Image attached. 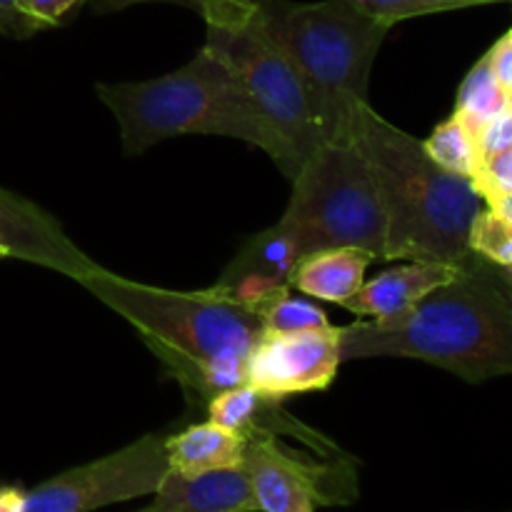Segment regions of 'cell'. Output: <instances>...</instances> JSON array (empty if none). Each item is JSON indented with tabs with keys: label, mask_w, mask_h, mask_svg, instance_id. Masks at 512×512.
I'll return each instance as SVG.
<instances>
[{
	"label": "cell",
	"mask_w": 512,
	"mask_h": 512,
	"mask_svg": "<svg viewBox=\"0 0 512 512\" xmlns=\"http://www.w3.org/2000/svg\"><path fill=\"white\" fill-rule=\"evenodd\" d=\"M25 490L18 485H0V512H23Z\"/></svg>",
	"instance_id": "obj_28"
},
{
	"label": "cell",
	"mask_w": 512,
	"mask_h": 512,
	"mask_svg": "<svg viewBox=\"0 0 512 512\" xmlns=\"http://www.w3.org/2000/svg\"><path fill=\"white\" fill-rule=\"evenodd\" d=\"M475 143H478L480 158H488V155L510 150L512 148V110L508 108L505 113H500L498 118L490 120L488 125H483V130L475 135Z\"/></svg>",
	"instance_id": "obj_23"
},
{
	"label": "cell",
	"mask_w": 512,
	"mask_h": 512,
	"mask_svg": "<svg viewBox=\"0 0 512 512\" xmlns=\"http://www.w3.org/2000/svg\"><path fill=\"white\" fill-rule=\"evenodd\" d=\"M203 18L208 25L203 48L233 70L255 108L290 150L298 175L320 145V128L293 63L265 33L258 5H220L205 10Z\"/></svg>",
	"instance_id": "obj_7"
},
{
	"label": "cell",
	"mask_w": 512,
	"mask_h": 512,
	"mask_svg": "<svg viewBox=\"0 0 512 512\" xmlns=\"http://www.w3.org/2000/svg\"><path fill=\"white\" fill-rule=\"evenodd\" d=\"M353 143L373 178L385 218V260L465 265L475 258L470 228L485 200L468 178L440 168L405 130L375 113L358 110Z\"/></svg>",
	"instance_id": "obj_2"
},
{
	"label": "cell",
	"mask_w": 512,
	"mask_h": 512,
	"mask_svg": "<svg viewBox=\"0 0 512 512\" xmlns=\"http://www.w3.org/2000/svg\"><path fill=\"white\" fill-rule=\"evenodd\" d=\"M18 3L30 18H35L45 28H50V25H58L63 20V15L70 13L83 0H18Z\"/></svg>",
	"instance_id": "obj_26"
},
{
	"label": "cell",
	"mask_w": 512,
	"mask_h": 512,
	"mask_svg": "<svg viewBox=\"0 0 512 512\" xmlns=\"http://www.w3.org/2000/svg\"><path fill=\"white\" fill-rule=\"evenodd\" d=\"M243 468L253 483L260 512H313L325 495L328 470L295 458L275 443L273 433L253 430L245 435Z\"/></svg>",
	"instance_id": "obj_11"
},
{
	"label": "cell",
	"mask_w": 512,
	"mask_h": 512,
	"mask_svg": "<svg viewBox=\"0 0 512 512\" xmlns=\"http://www.w3.org/2000/svg\"><path fill=\"white\" fill-rule=\"evenodd\" d=\"M495 268H498V265H495ZM498 273H500V278H503L505 288L512 293V268H498Z\"/></svg>",
	"instance_id": "obj_30"
},
{
	"label": "cell",
	"mask_w": 512,
	"mask_h": 512,
	"mask_svg": "<svg viewBox=\"0 0 512 512\" xmlns=\"http://www.w3.org/2000/svg\"><path fill=\"white\" fill-rule=\"evenodd\" d=\"M470 183L485 203L512 195V148L480 158V165Z\"/></svg>",
	"instance_id": "obj_22"
},
{
	"label": "cell",
	"mask_w": 512,
	"mask_h": 512,
	"mask_svg": "<svg viewBox=\"0 0 512 512\" xmlns=\"http://www.w3.org/2000/svg\"><path fill=\"white\" fill-rule=\"evenodd\" d=\"M488 208L495 210V213H498L500 218H505L512 225V195H508V198L493 200V203H488Z\"/></svg>",
	"instance_id": "obj_29"
},
{
	"label": "cell",
	"mask_w": 512,
	"mask_h": 512,
	"mask_svg": "<svg viewBox=\"0 0 512 512\" xmlns=\"http://www.w3.org/2000/svg\"><path fill=\"white\" fill-rule=\"evenodd\" d=\"M510 110H512V95H510Z\"/></svg>",
	"instance_id": "obj_32"
},
{
	"label": "cell",
	"mask_w": 512,
	"mask_h": 512,
	"mask_svg": "<svg viewBox=\"0 0 512 512\" xmlns=\"http://www.w3.org/2000/svg\"><path fill=\"white\" fill-rule=\"evenodd\" d=\"M170 470L168 448L160 435H143L93 463L25 490L23 512H90L113 503L153 495Z\"/></svg>",
	"instance_id": "obj_8"
},
{
	"label": "cell",
	"mask_w": 512,
	"mask_h": 512,
	"mask_svg": "<svg viewBox=\"0 0 512 512\" xmlns=\"http://www.w3.org/2000/svg\"><path fill=\"white\" fill-rule=\"evenodd\" d=\"M95 93L118 120L125 155H140L178 135H223L265 150L295 178V163L280 135L233 70L208 48L175 73L140 83H98Z\"/></svg>",
	"instance_id": "obj_4"
},
{
	"label": "cell",
	"mask_w": 512,
	"mask_h": 512,
	"mask_svg": "<svg viewBox=\"0 0 512 512\" xmlns=\"http://www.w3.org/2000/svg\"><path fill=\"white\" fill-rule=\"evenodd\" d=\"M488 60L498 83L503 85L505 93L512 95V30L490 48Z\"/></svg>",
	"instance_id": "obj_27"
},
{
	"label": "cell",
	"mask_w": 512,
	"mask_h": 512,
	"mask_svg": "<svg viewBox=\"0 0 512 512\" xmlns=\"http://www.w3.org/2000/svg\"><path fill=\"white\" fill-rule=\"evenodd\" d=\"M373 255L360 248H330L310 253L295 265L290 290L325 303L345 305L365 283Z\"/></svg>",
	"instance_id": "obj_14"
},
{
	"label": "cell",
	"mask_w": 512,
	"mask_h": 512,
	"mask_svg": "<svg viewBox=\"0 0 512 512\" xmlns=\"http://www.w3.org/2000/svg\"><path fill=\"white\" fill-rule=\"evenodd\" d=\"M138 512H160V510H155L153 505H150V508H145V510H138Z\"/></svg>",
	"instance_id": "obj_31"
},
{
	"label": "cell",
	"mask_w": 512,
	"mask_h": 512,
	"mask_svg": "<svg viewBox=\"0 0 512 512\" xmlns=\"http://www.w3.org/2000/svg\"><path fill=\"white\" fill-rule=\"evenodd\" d=\"M80 285L128 320L190 393L210 400L245 383V363L265 328L255 310L230 295L153 288L103 268Z\"/></svg>",
	"instance_id": "obj_3"
},
{
	"label": "cell",
	"mask_w": 512,
	"mask_h": 512,
	"mask_svg": "<svg viewBox=\"0 0 512 512\" xmlns=\"http://www.w3.org/2000/svg\"><path fill=\"white\" fill-rule=\"evenodd\" d=\"M350 3L363 10V13H368L370 18L393 28L400 20L420 18V15L430 13H445V10L470 8V5L500 3V0H350Z\"/></svg>",
	"instance_id": "obj_21"
},
{
	"label": "cell",
	"mask_w": 512,
	"mask_h": 512,
	"mask_svg": "<svg viewBox=\"0 0 512 512\" xmlns=\"http://www.w3.org/2000/svg\"><path fill=\"white\" fill-rule=\"evenodd\" d=\"M270 403H275V400L263 398L258 390L243 383L238 388L215 393L208 400V413L215 425L248 435L260 428V420H263V413L268 410Z\"/></svg>",
	"instance_id": "obj_18"
},
{
	"label": "cell",
	"mask_w": 512,
	"mask_h": 512,
	"mask_svg": "<svg viewBox=\"0 0 512 512\" xmlns=\"http://www.w3.org/2000/svg\"><path fill=\"white\" fill-rule=\"evenodd\" d=\"M165 448H168L170 470L193 475L243 465L245 435L208 420V423L190 425L173 438H165Z\"/></svg>",
	"instance_id": "obj_15"
},
{
	"label": "cell",
	"mask_w": 512,
	"mask_h": 512,
	"mask_svg": "<svg viewBox=\"0 0 512 512\" xmlns=\"http://www.w3.org/2000/svg\"><path fill=\"white\" fill-rule=\"evenodd\" d=\"M340 360L413 358L468 383L512 375V293L480 255L408 313L338 328Z\"/></svg>",
	"instance_id": "obj_1"
},
{
	"label": "cell",
	"mask_w": 512,
	"mask_h": 512,
	"mask_svg": "<svg viewBox=\"0 0 512 512\" xmlns=\"http://www.w3.org/2000/svg\"><path fill=\"white\" fill-rule=\"evenodd\" d=\"M280 223L300 255L360 248L385 260V218L373 178L353 140L320 143L293 178V198Z\"/></svg>",
	"instance_id": "obj_6"
},
{
	"label": "cell",
	"mask_w": 512,
	"mask_h": 512,
	"mask_svg": "<svg viewBox=\"0 0 512 512\" xmlns=\"http://www.w3.org/2000/svg\"><path fill=\"white\" fill-rule=\"evenodd\" d=\"M460 265L423 263L408 260L405 265L383 270L373 280L363 283V288L345 303V308L355 315H368L370 320H390L408 313L435 288L448 283Z\"/></svg>",
	"instance_id": "obj_13"
},
{
	"label": "cell",
	"mask_w": 512,
	"mask_h": 512,
	"mask_svg": "<svg viewBox=\"0 0 512 512\" xmlns=\"http://www.w3.org/2000/svg\"><path fill=\"white\" fill-rule=\"evenodd\" d=\"M338 328L308 333H263L245 363V385L268 400L325 390L340 368Z\"/></svg>",
	"instance_id": "obj_9"
},
{
	"label": "cell",
	"mask_w": 512,
	"mask_h": 512,
	"mask_svg": "<svg viewBox=\"0 0 512 512\" xmlns=\"http://www.w3.org/2000/svg\"><path fill=\"white\" fill-rule=\"evenodd\" d=\"M470 250L498 268H512V225L495 210L483 208L470 228Z\"/></svg>",
	"instance_id": "obj_20"
},
{
	"label": "cell",
	"mask_w": 512,
	"mask_h": 512,
	"mask_svg": "<svg viewBox=\"0 0 512 512\" xmlns=\"http://www.w3.org/2000/svg\"><path fill=\"white\" fill-rule=\"evenodd\" d=\"M258 18L308 93L320 143L353 140L358 110L368 103L370 70L390 25L370 18L350 0H263Z\"/></svg>",
	"instance_id": "obj_5"
},
{
	"label": "cell",
	"mask_w": 512,
	"mask_h": 512,
	"mask_svg": "<svg viewBox=\"0 0 512 512\" xmlns=\"http://www.w3.org/2000/svg\"><path fill=\"white\" fill-rule=\"evenodd\" d=\"M143 3L188 5V8H198L200 15H203L205 10L220 8V5H260L263 0H93V10L98 15H105V13H118V10L130 8V5H143Z\"/></svg>",
	"instance_id": "obj_24"
},
{
	"label": "cell",
	"mask_w": 512,
	"mask_h": 512,
	"mask_svg": "<svg viewBox=\"0 0 512 512\" xmlns=\"http://www.w3.org/2000/svg\"><path fill=\"white\" fill-rule=\"evenodd\" d=\"M0 260H23L83 283L100 265L78 248L63 225L33 200L0 188Z\"/></svg>",
	"instance_id": "obj_10"
},
{
	"label": "cell",
	"mask_w": 512,
	"mask_h": 512,
	"mask_svg": "<svg viewBox=\"0 0 512 512\" xmlns=\"http://www.w3.org/2000/svg\"><path fill=\"white\" fill-rule=\"evenodd\" d=\"M425 150H428L430 158L440 165V168L450 170L455 175H463V178H473L475 170L480 165V153L478 143H475V135L470 133L463 125V120L458 115L448 118L445 123H440L438 128L430 133L428 140H423Z\"/></svg>",
	"instance_id": "obj_17"
},
{
	"label": "cell",
	"mask_w": 512,
	"mask_h": 512,
	"mask_svg": "<svg viewBox=\"0 0 512 512\" xmlns=\"http://www.w3.org/2000/svg\"><path fill=\"white\" fill-rule=\"evenodd\" d=\"M510 108V95L505 93L503 85L495 78L493 68H490L488 55L480 58L473 65L468 75H465L463 85H460L458 103H455V113L463 120L465 128L473 135L483 130L490 120L498 118L500 113Z\"/></svg>",
	"instance_id": "obj_16"
},
{
	"label": "cell",
	"mask_w": 512,
	"mask_h": 512,
	"mask_svg": "<svg viewBox=\"0 0 512 512\" xmlns=\"http://www.w3.org/2000/svg\"><path fill=\"white\" fill-rule=\"evenodd\" d=\"M153 495L160 512H260L243 465L193 475L168 470Z\"/></svg>",
	"instance_id": "obj_12"
},
{
	"label": "cell",
	"mask_w": 512,
	"mask_h": 512,
	"mask_svg": "<svg viewBox=\"0 0 512 512\" xmlns=\"http://www.w3.org/2000/svg\"><path fill=\"white\" fill-rule=\"evenodd\" d=\"M43 28V23L30 18L20 8L18 0H0V35H8V38H30V35H35Z\"/></svg>",
	"instance_id": "obj_25"
},
{
	"label": "cell",
	"mask_w": 512,
	"mask_h": 512,
	"mask_svg": "<svg viewBox=\"0 0 512 512\" xmlns=\"http://www.w3.org/2000/svg\"><path fill=\"white\" fill-rule=\"evenodd\" d=\"M260 318H263L265 333L280 335L308 333V330H323L330 325L323 308H318V305L310 303V300L298 298V295H293L290 290L280 293L278 298L260 313Z\"/></svg>",
	"instance_id": "obj_19"
}]
</instances>
